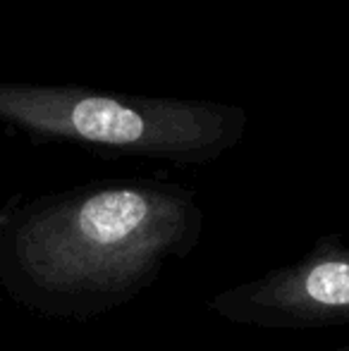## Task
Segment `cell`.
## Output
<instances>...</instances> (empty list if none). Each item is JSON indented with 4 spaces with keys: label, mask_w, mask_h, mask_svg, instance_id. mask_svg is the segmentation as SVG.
I'll return each instance as SVG.
<instances>
[{
    "label": "cell",
    "mask_w": 349,
    "mask_h": 351,
    "mask_svg": "<svg viewBox=\"0 0 349 351\" xmlns=\"http://www.w3.org/2000/svg\"><path fill=\"white\" fill-rule=\"evenodd\" d=\"M204 232L191 189L98 180L0 208V289L46 318L91 320L144 294Z\"/></svg>",
    "instance_id": "cell-1"
},
{
    "label": "cell",
    "mask_w": 349,
    "mask_h": 351,
    "mask_svg": "<svg viewBox=\"0 0 349 351\" xmlns=\"http://www.w3.org/2000/svg\"><path fill=\"white\" fill-rule=\"evenodd\" d=\"M0 125L34 143H72L101 156L208 165L242 141L249 112L213 101L0 84Z\"/></svg>",
    "instance_id": "cell-2"
},
{
    "label": "cell",
    "mask_w": 349,
    "mask_h": 351,
    "mask_svg": "<svg viewBox=\"0 0 349 351\" xmlns=\"http://www.w3.org/2000/svg\"><path fill=\"white\" fill-rule=\"evenodd\" d=\"M210 311L261 330L349 325V246L337 234H321L294 263L218 291Z\"/></svg>",
    "instance_id": "cell-3"
},
{
    "label": "cell",
    "mask_w": 349,
    "mask_h": 351,
    "mask_svg": "<svg viewBox=\"0 0 349 351\" xmlns=\"http://www.w3.org/2000/svg\"><path fill=\"white\" fill-rule=\"evenodd\" d=\"M328 351H349V347H335V349H328Z\"/></svg>",
    "instance_id": "cell-4"
}]
</instances>
